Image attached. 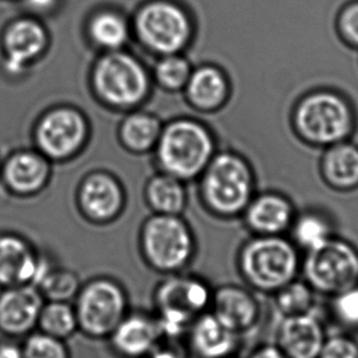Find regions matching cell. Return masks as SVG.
<instances>
[{
	"label": "cell",
	"mask_w": 358,
	"mask_h": 358,
	"mask_svg": "<svg viewBox=\"0 0 358 358\" xmlns=\"http://www.w3.org/2000/svg\"><path fill=\"white\" fill-rule=\"evenodd\" d=\"M135 29L141 43L160 57L180 54L192 36L189 15L168 0H153L136 14Z\"/></svg>",
	"instance_id": "30bf717a"
},
{
	"label": "cell",
	"mask_w": 358,
	"mask_h": 358,
	"mask_svg": "<svg viewBox=\"0 0 358 358\" xmlns=\"http://www.w3.org/2000/svg\"><path fill=\"white\" fill-rule=\"evenodd\" d=\"M301 274L317 295H338L358 285V248L344 238L331 236L320 247L305 252Z\"/></svg>",
	"instance_id": "9c48e42d"
},
{
	"label": "cell",
	"mask_w": 358,
	"mask_h": 358,
	"mask_svg": "<svg viewBox=\"0 0 358 358\" xmlns=\"http://www.w3.org/2000/svg\"><path fill=\"white\" fill-rule=\"evenodd\" d=\"M327 336L323 320L312 310L279 318L275 344L287 358H318Z\"/></svg>",
	"instance_id": "2e32d148"
},
{
	"label": "cell",
	"mask_w": 358,
	"mask_h": 358,
	"mask_svg": "<svg viewBox=\"0 0 358 358\" xmlns=\"http://www.w3.org/2000/svg\"><path fill=\"white\" fill-rule=\"evenodd\" d=\"M297 210L289 196L280 191L257 192L241 219L252 235L279 236L289 233Z\"/></svg>",
	"instance_id": "4fadbf2b"
},
{
	"label": "cell",
	"mask_w": 358,
	"mask_h": 358,
	"mask_svg": "<svg viewBox=\"0 0 358 358\" xmlns=\"http://www.w3.org/2000/svg\"><path fill=\"white\" fill-rule=\"evenodd\" d=\"M247 358H287V356L274 343V344L258 345L257 348L252 350L251 354Z\"/></svg>",
	"instance_id": "8d00e7d4"
},
{
	"label": "cell",
	"mask_w": 358,
	"mask_h": 358,
	"mask_svg": "<svg viewBox=\"0 0 358 358\" xmlns=\"http://www.w3.org/2000/svg\"><path fill=\"white\" fill-rule=\"evenodd\" d=\"M31 6H34V9L47 10L53 6L55 0H27Z\"/></svg>",
	"instance_id": "f35d334b"
},
{
	"label": "cell",
	"mask_w": 358,
	"mask_h": 358,
	"mask_svg": "<svg viewBox=\"0 0 358 358\" xmlns=\"http://www.w3.org/2000/svg\"><path fill=\"white\" fill-rule=\"evenodd\" d=\"M0 358H24L22 348L9 343L0 344Z\"/></svg>",
	"instance_id": "74e56055"
},
{
	"label": "cell",
	"mask_w": 358,
	"mask_h": 358,
	"mask_svg": "<svg viewBox=\"0 0 358 358\" xmlns=\"http://www.w3.org/2000/svg\"><path fill=\"white\" fill-rule=\"evenodd\" d=\"M340 29L348 42L358 45V3L349 5L343 11L340 16Z\"/></svg>",
	"instance_id": "e575fe53"
},
{
	"label": "cell",
	"mask_w": 358,
	"mask_h": 358,
	"mask_svg": "<svg viewBox=\"0 0 358 358\" xmlns=\"http://www.w3.org/2000/svg\"><path fill=\"white\" fill-rule=\"evenodd\" d=\"M192 70L189 60L180 54L165 55L155 65L152 80L165 92H184Z\"/></svg>",
	"instance_id": "f546056e"
},
{
	"label": "cell",
	"mask_w": 358,
	"mask_h": 358,
	"mask_svg": "<svg viewBox=\"0 0 358 358\" xmlns=\"http://www.w3.org/2000/svg\"><path fill=\"white\" fill-rule=\"evenodd\" d=\"M45 294L53 301L66 302L73 296L78 295L80 290L78 276L70 271L47 273L43 279L39 281Z\"/></svg>",
	"instance_id": "d6a6232c"
},
{
	"label": "cell",
	"mask_w": 358,
	"mask_h": 358,
	"mask_svg": "<svg viewBox=\"0 0 358 358\" xmlns=\"http://www.w3.org/2000/svg\"><path fill=\"white\" fill-rule=\"evenodd\" d=\"M39 268L24 243L13 238H0V281L21 282L37 276Z\"/></svg>",
	"instance_id": "d4e9b609"
},
{
	"label": "cell",
	"mask_w": 358,
	"mask_h": 358,
	"mask_svg": "<svg viewBox=\"0 0 358 358\" xmlns=\"http://www.w3.org/2000/svg\"><path fill=\"white\" fill-rule=\"evenodd\" d=\"M330 315L344 333H358V285L330 297Z\"/></svg>",
	"instance_id": "4dcf8cb0"
},
{
	"label": "cell",
	"mask_w": 358,
	"mask_h": 358,
	"mask_svg": "<svg viewBox=\"0 0 358 358\" xmlns=\"http://www.w3.org/2000/svg\"><path fill=\"white\" fill-rule=\"evenodd\" d=\"M152 76L134 55L106 52L91 73V90L97 102L114 113L132 112L145 106L152 93Z\"/></svg>",
	"instance_id": "5b68a950"
},
{
	"label": "cell",
	"mask_w": 358,
	"mask_h": 358,
	"mask_svg": "<svg viewBox=\"0 0 358 358\" xmlns=\"http://www.w3.org/2000/svg\"><path fill=\"white\" fill-rule=\"evenodd\" d=\"M24 358H70V351L64 340L48 334L31 335L22 346Z\"/></svg>",
	"instance_id": "1f68e13d"
},
{
	"label": "cell",
	"mask_w": 358,
	"mask_h": 358,
	"mask_svg": "<svg viewBox=\"0 0 358 358\" xmlns=\"http://www.w3.org/2000/svg\"><path fill=\"white\" fill-rule=\"evenodd\" d=\"M44 45L45 32L36 21L20 20L11 24L5 34L9 71L19 73L24 64L42 52Z\"/></svg>",
	"instance_id": "603a6c76"
},
{
	"label": "cell",
	"mask_w": 358,
	"mask_h": 358,
	"mask_svg": "<svg viewBox=\"0 0 358 358\" xmlns=\"http://www.w3.org/2000/svg\"><path fill=\"white\" fill-rule=\"evenodd\" d=\"M90 36L93 43L104 52L120 50L129 38L125 19L112 11L96 15L90 24Z\"/></svg>",
	"instance_id": "83f0119b"
},
{
	"label": "cell",
	"mask_w": 358,
	"mask_h": 358,
	"mask_svg": "<svg viewBox=\"0 0 358 358\" xmlns=\"http://www.w3.org/2000/svg\"><path fill=\"white\" fill-rule=\"evenodd\" d=\"M143 199L152 214L182 215L189 202L186 182L158 171L145 181Z\"/></svg>",
	"instance_id": "7402d4cb"
},
{
	"label": "cell",
	"mask_w": 358,
	"mask_h": 358,
	"mask_svg": "<svg viewBox=\"0 0 358 358\" xmlns=\"http://www.w3.org/2000/svg\"><path fill=\"white\" fill-rule=\"evenodd\" d=\"M186 103L196 112L214 114L223 110L231 97L228 75L214 65L194 69L184 90Z\"/></svg>",
	"instance_id": "ac0fdd59"
},
{
	"label": "cell",
	"mask_w": 358,
	"mask_h": 358,
	"mask_svg": "<svg viewBox=\"0 0 358 358\" xmlns=\"http://www.w3.org/2000/svg\"><path fill=\"white\" fill-rule=\"evenodd\" d=\"M164 122L155 113L142 108L126 113L117 129V137L122 150L131 155L153 153Z\"/></svg>",
	"instance_id": "ffe728a7"
},
{
	"label": "cell",
	"mask_w": 358,
	"mask_h": 358,
	"mask_svg": "<svg viewBox=\"0 0 358 358\" xmlns=\"http://www.w3.org/2000/svg\"><path fill=\"white\" fill-rule=\"evenodd\" d=\"M300 250L285 235H252L238 248L236 264L247 287L273 295L301 274Z\"/></svg>",
	"instance_id": "277c9868"
},
{
	"label": "cell",
	"mask_w": 358,
	"mask_h": 358,
	"mask_svg": "<svg viewBox=\"0 0 358 358\" xmlns=\"http://www.w3.org/2000/svg\"><path fill=\"white\" fill-rule=\"evenodd\" d=\"M231 358H236V356H235V357H231Z\"/></svg>",
	"instance_id": "ab89813d"
},
{
	"label": "cell",
	"mask_w": 358,
	"mask_h": 358,
	"mask_svg": "<svg viewBox=\"0 0 358 358\" xmlns=\"http://www.w3.org/2000/svg\"><path fill=\"white\" fill-rule=\"evenodd\" d=\"M126 191L120 179L101 169L91 171L78 189V207L91 223L108 225L120 218L126 207Z\"/></svg>",
	"instance_id": "8fae6325"
},
{
	"label": "cell",
	"mask_w": 358,
	"mask_h": 358,
	"mask_svg": "<svg viewBox=\"0 0 358 358\" xmlns=\"http://www.w3.org/2000/svg\"><path fill=\"white\" fill-rule=\"evenodd\" d=\"M138 250L150 269L170 275L182 273L194 261L197 241L182 215L150 214L141 225Z\"/></svg>",
	"instance_id": "52a82bcc"
},
{
	"label": "cell",
	"mask_w": 358,
	"mask_h": 358,
	"mask_svg": "<svg viewBox=\"0 0 358 358\" xmlns=\"http://www.w3.org/2000/svg\"><path fill=\"white\" fill-rule=\"evenodd\" d=\"M291 127L303 143L324 150L351 140L357 127V113L343 93L315 90L296 101L291 110Z\"/></svg>",
	"instance_id": "3957f363"
},
{
	"label": "cell",
	"mask_w": 358,
	"mask_h": 358,
	"mask_svg": "<svg viewBox=\"0 0 358 358\" xmlns=\"http://www.w3.org/2000/svg\"><path fill=\"white\" fill-rule=\"evenodd\" d=\"M199 197L214 218H241L257 194L256 173L238 150H219L199 179Z\"/></svg>",
	"instance_id": "6da1fadb"
},
{
	"label": "cell",
	"mask_w": 358,
	"mask_h": 358,
	"mask_svg": "<svg viewBox=\"0 0 358 358\" xmlns=\"http://www.w3.org/2000/svg\"><path fill=\"white\" fill-rule=\"evenodd\" d=\"M209 312L240 336L255 329L261 320V305L253 290L236 284L214 289Z\"/></svg>",
	"instance_id": "5bb4252c"
},
{
	"label": "cell",
	"mask_w": 358,
	"mask_h": 358,
	"mask_svg": "<svg viewBox=\"0 0 358 358\" xmlns=\"http://www.w3.org/2000/svg\"><path fill=\"white\" fill-rule=\"evenodd\" d=\"M189 349L181 340H160L147 358H187Z\"/></svg>",
	"instance_id": "d590c367"
},
{
	"label": "cell",
	"mask_w": 358,
	"mask_h": 358,
	"mask_svg": "<svg viewBox=\"0 0 358 358\" xmlns=\"http://www.w3.org/2000/svg\"><path fill=\"white\" fill-rule=\"evenodd\" d=\"M162 338L155 313L130 310L107 340L119 358H147Z\"/></svg>",
	"instance_id": "9a60e30c"
},
{
	"label": "cell",
	"mask_w": 358,
	"mask_h": 358,
	"mask_svg": "<svg viewBox=\"0 0 358 358\" xmlns=\"http://www.w3.org/2000/svg\"><path fill=\"white\" fill-rule=\"evenodd\" d=\"M291 241L300 251L315 250L331 236H334L333 223L329 217L318 209H305L297 212L291 224Z\"/></svg>",
	"instance_id": "cb8c5ba5"
},
{
	"label": "cell",
	"mask_w": 358,
	"mask_h": 358,
	"mask_svg": "<svg viewBox=\"0 0 358 358\" xmlns=\"http://www.w3.org/2000/svg\"><path fill=\"white\" fill-rule=\"evenodd\" d=\"M213 290L197 275H165L152 299L163 339L184 340L194 320L210 308Z\"/></svg>",
	"instance_id": "8992f818"
},
{
	"label": "cell",
	"mask_w": 358,
	"mask_h": 358,
	"mask_svg": "<svg viewBox=\"0 0 358 358\" xmlns=\"http://www.w3.org/2000/svg\"><path fill=\"white\" fill-rule=\"evenodd\" d=\"M48 174V168L38 155H15L6 165V178L9 184L17 191H36L43 185Z\"/></svg>",
	"instance_id": "484cf974"
},
{
	"label": "cell",
	"mask_w": 358,
	"mask_h": 358,
	"mask_svg": "<svg viewBox=\"0 0 358 358\" xmlns=\"http://www.w3.org/2000/svg\"><path fill=\"white\" fill-rule=\"evenodd\" d=\"M185 339L196 358H231L238 354L241 336L208 310L194 320Z\"/></svg>",
	"instance_id": "e0dca14e"
},
{
	"label": "cell",
	"mask_w": 358,
	"mask_h": 358,
	"mask_svg": "<svg viewBox=\"0 0 358 358\" xmlns=\"http://www.w3.org/2000/svg\"><path fill=\"white\" fill-rule=\"evenodd\" d=\"M38 323L44 334L57 339L65 340L78 330V317L75 308L68 302L53 301L41 310Z\"/></svg>",
	"instance_id": "f1b7e54d"
},
{
	"label": "cell",
	"mask_w": 358,
	"mask_h": 358,
	"mask_svg": "<svg viewBox=\"0 0 358 358\" xmlns=\"http://www.w3.org/2000/svg\"><path fill=\"white\" fill-rule=\"evenodd\" d=\"M42 300L32 289L5 292L0 297V329L14 336L29 333L38 322Z\"/></svg>",
	"instance_id": "44dd1931"
},
{
	"label": "cell",
	"mask_w": 358,
	"mask_h": 358,
	"mask_svg": "<svg viewBox=\"0 0 358 358\" xmlns=\"http://www.w3.org/2000/svg\"><path fill=\"white\" fill-rule=\"evenodd\" d=\"M90 122L73 108L49 113L41 122L38 142L44 153L55 159H66L83 150L90 138Z\"/></svg>",
	"instance_id": "7c38bea8"
},
{
	"label": "cell",
	"mask_w": 358,
	"mask_h": 358,
	"mask_svg": "<svg viewBox=\"0 0 358 358\" xmlns=\"http://www.w3.org/2000/svg\"><path fill=\"white\" fill-rule=\"evenodd\" d=\"M271 296L279 318L305 315L315 310L317 294L303 279L297 278Z\"/></svg>",
	"instance_id": "4316f807"
},
{
	"label": "cell",
	"mask_w": 358,
	"mask_h": 358,
	"mask_svg": "<svg viewBox=\"0 0 358 358\" xmlns=\"http://www.w3.org/2000/svg\"><path fill=\"white\" fill-rule=\"evenodd\" d=\"M75 312L78 330L88 339L107 340L130 312V301L120 281L98 276L80 287Z\"/></svg>",
	"instance_id": "ba28073f"
},
{
	"label": "cell",
	"mask_w": 358,
	"mask_h": 358,
	"mask_svg": "<svg viewBox=\"0 0 358 358\" xmlns=\"http://www.w3.org/2000/svg\"><path fill=\"white\" fill-rule=\"evenodd\" d=\"M318 358H358V341L344 331L328 335Z\"/></svg>",
	"instance_id": "836d02e7"
},
{
	"label": "cell",
	"mask_w": 358,
	"mask_h": 358,
	"mask_svg": "<svg viewBox=\"0 0 358 358\" xmlns=\"http://www.w3.org/2000/svg\"><path fill=\"white\" fill-rule=\"evenodd\" d=\"M322 179L338 192H351L358 189V145L344 141L324 148L320 157Z\"/></svg>",
	"instance_id": "d6986e66"
},
{
	"label": "cell",
	"mask_w": 358,
	"mask_h": 358,
	"mask_svg": "<svg viewBox=\"0 0 358 358\" xmlns=\"http://www.w3.org/2000/svg\"><path fill=\"white\" fill-rule=\"evenodd\" d=\"M213 130L192 117H178L165 122L153 150L158 171L184 182L199 179L218 152Z\"/></svg>",
	"instance_id": "7a4b0ae2"
}]
</instances>
